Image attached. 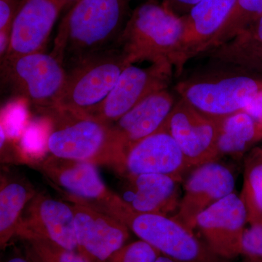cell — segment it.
<instances>
[{
    "mask_svg": "<svg viewBox=\"0 0 262 262\" xmlns=\"http://www.w3.org/2000/svg\"><path fill=\"white\" fill-rule=\"evenodd\" d=\"M237 0H201L184 15V30L172 58L174 75H180L192 58L204 53L206 45L225 23Z\"/></svg>",
    "mask_w": 262,
    "mask_h": 262,
    "instance_id": "obj_16",
    "label": "cell"
},
{
    "mask_svg": "<svg viewBox=\"0 0 262 262\" xmlns=\"http://www.w3.org/2000/svg\"><path fill=\"white\" fill-rule=\"evenodd\" d=\"M162 127L173 138L191 168L220 158L219 122L205 116L183 98L177 101Z\"/></svg>",
    "mask_w": 262,
    "mask_h": 262,
    "instance_id": "obj_10",
    "label": "cell"
},
{
    "mask_svg": "<svg viewBox=\"0 0 262 262\" xmlns=\"http://www.w3.org/2000/svg\"><path fill=\"white\" fill-rule=\"evenodd\" d=\"M201 0H163L162 3L179 16L187 15Z\"/></svg>",
    "mask_w": 262,
    "mask_h": 262,
    "instance_id": "obj_30",
    "label": "cell"
},
{
    "mask_svg": "<svg viewBox=\"0 0 262 262\" xmlns=\"http://www.w3.org/2000/svg\"><path fill=\"white\" fill-rule=\"evenodd\" d=\"M177 100L168 89L150 95L112 125L124 153L163 126Z\"/></svg>",
    "mask_w": 262,
    "mask_h": 262,
    "instance_id": "obj_19",
    "label": "cell"
},
{
    "mask_svg": "<svg viewBox=\"0 0 262 262\" xmlns=\"http://www.w3.org/2000/svg\"><path fill=\"white\" fill-rule=\"evenodd\" d=\"M211 63L229 62L262 52V15L229 42L208 51Z\"/></svg>",
    "mask_w": 262,
    "mask_h": 262,
    "instance_id": "obj_23",
    "label": "cell"
},
{
    "mask_svg": "<svg viewBox=\"0 0 262 262\" xmlns=\"http://www.w3.org/2000/svg\"><path fill=\"white\" fill-rule=\"evenodd\" d=\"M11 28L0 31V57L1 61L6 57L9 51L11 40Z\"/></svg>",
    "mask_w": 262,
    "mask_h": 262,
    "instance_id": "obj_31",
    "label": "cell"
},
{
    "mask_svg": "<svg viewBox=\"0 0 262 262\" xmlns=\"http://www.w3.org/2000/svg\"><path fill=\"white\" fill-rule=\"evenodd\" d=\"M4 262H36L30 256L25 252V254L20 253H14L9 256Z\"/></svg>",
    "mask_w": 262,
    "mask_h": 262,
    "instance_id": "obj_32",
    "label": "cell"
},
{
    "mask_svg": "<svg viewBox=\"0 0 262 262\" xmlns=\"http://www.w3.org/2000/svg\"><path fill=\"white\" fill-rule=\"evenodd\" d=\"M183 30L182 16L162 3L149 0L133 12L119 39L118 47L126 54L127 61L149 58L171 63Z\"/></svg>",
    "mask_w": 262,
    "mask_h": 262,
    "instance_id": "obj_5",
    "label": "cell"
},
{
    "mask_svg": "<svg viewBox=\"0 0 262 262\" xmlns=\"http://www.w3.org/2000/svg\"><path fill=\"white\" fill-rule=\"evenodd\" d=\"M262 15V0H237L220 30L205 48L204 53L229 42Z\"/></svg>",
    "mask_w": 262,
    "mask_h": 262,
    "instance_id": "obj_24",
    "label": "cell"
},
{
    "mask_svg": "<svg viewBox=\"0 0 262 262\" xmlns=\"http://www.w3.org/2000/svg\"><path fill=\"white\" fill-rule=\"evenodd\" d=\"M126 64V54L116 47L76 66L67 72L56 110L92 116L106 101Z\"/></svg>",
    "mask_w": 262,
    "mask_h": 262,
    "instance_id": "obj_6",
    "label": "cell"
},
{
    "mask_svg": "<svg viewBox=\"0 0 262 262\" xmlns=\"http://www.w3.org/2000/svg\"><path fill=\"white\" fill-rule=\"evenodd\" d=\"M262 140V123L243 110L219 122V156L241 157Z\"/></svg>",
    "mask_w": 262,
    "mask_h": 262,
    "instance_id": "obj_21",
    "label": "cell"
},
{
    "mask_svg": "<svg viewBox=\"0 0 262 262\" xmlns=\"http://www.w3.org/2000/svg\"><path fill=\"white\" fill-rule=\"evenodd\" d=\"M175 91L198 112L219 122L262 97V77L237 66L211 62L208 68L178 82Z\"/></svg>",
    "mask_w": 262,
    "mask_h": 262,
    "instance_id": "obj_2",
    "label": "cell"
},
{
    "mask_svg": "<svg viewBox=\"0 0 262 262\" xmlns=\"http://www.w3.org/2000/svg\"><path fill=\"white\" fill-rule=\"evenodd\" d=\"M26 251L36 262H91L78 251L66 249L48 239H22Z\"/></svg>",
    "mask_w": 262,
    "mask_h": 262,
    "instance_id": "obj_25",
    "label": "cell"
},
{
    "mask_svg": "<svg viewBox=\"0 0 262 262\" xmlns=\"http://www.w3.org/2000/svg\"><path fill=\"white\" fill-rule=\"evenodd\" d=\"M129 0H79L63 18L51 54L66 72L114 48L125 24Z\"/></svg>",
    "mask_w": 262,
    "mask_h": 262,
    "instance_id": "obj_1",
    "label": "cell"
},
{
    "mask_svg": "<svg viewBox=\"0 0 262 262\" xmlns=\"http://www.w3.org/2000/svg\"><path fill=\"white\" fill-rule=\"evenodd\" d=\"M235 179L232 170L217 160L194 167L184 184V195L173 216L194 231L196 217L206 208L234 193Z\"/></svg>",
    "mask_w": 262,
    "mask_h": 262,
    "instance_id": "obj_14",
    "label": "cell"
},
{
    "mask_svg": "<svg viewBox=\"0 0 262 262\" xmlns=\"http://www.w3.org/2000/svg\"><path fill=\"white\" fill-rule=\"evenodd\" d=\"M156 262H177L176 261H174L173 259H170V258H169L168 257H166V256H164L163 255H160L159 256V258H158V260H157Z\"/></svg>",
    "mask_w": 262,
    "mask_h": 262,
    "instance_id": "obj_34",
    "label": "cell"
},
{
    "mask_svg": "<svg viewBox=\"0 0 262 262\" xmlns=\"http://www.w3.org/2000/svg\"><path fill=\"white\" fill-rule=\"evenodd\" d=\"M257 149H258V151H259L261 153L262 155V146H260V147H257Z\"/></svg>",
    "mask_w": 262,
    "mask_h": 262,
    "instance_id": "obj_35",
    "label": "cell"
},
{
    "mask_svg": "<svg viewBox=\"0 0 262 262\" xmlns=\"http://www.w3.org/2000/svg\"><path fill=\"white\" fill-rule=\"evenodd\" d=\"M248 215L241 196L232 193L196 217L194 229L201 232L204 242L224 259L239 256V246Z\"/></svg>",
    "mask_w": 262,
    "mask_h": 262,
    "instance_id": "obj_13",
    "label": "cell"
},
{
    "mask_svg": "<svg viewBox=\"0 0 262 262\" xmlns=\"http://www.w3.org/2000/svg\"><path fill=\"white\" fill-rule=\"evenodd\" d=\"M1 77L10 91L48 115L58 106L67 72L51 53L39 52L5 58Z\"/></svg>",
    "mask_w": 262,
    "mask_h": 262,
    "instance_id": "obj_7",
    "label": "cell"
},
{
    "mask_svg": "<svg viewBox=\"0 0 262 262\" xmlns=\"http://www.w3.org/2000/svg\"><path fill=\"white\" fill-rule=\"evenodd\" d=\"M18 7L15 0H0V31L11 28Z\"/></svg>",
    "mask_w": 262,
    "mask_h": 262,
    "instance_id": "obj_29",
    "label": "cell"
},
{
    "mask_svg": "<svg viewBox=\"0 0 262 262\" xmlns=\"http://www.w3.org/2000/svg\"><path fill=\"white\" fill-rule=\"evenodd\" d=\"M59 1L61 2V5H63V8H64L67 7L72 8L79 0H59Z\"/></svg>",
    "mask_w": 262,
    "mask_h": 262,
    "instance_id": "obj_33",
    "label": "cell"
},
{
    "mask_svg": "<svg viewBox=\"0 0 262 262\" xmlns=\"http://www.w3.org/2000/svg\"><path fill=\"white\" fill-rule=\"evenodd\" d=\"M122 201L138 213L168 215L178 211L180 181L163 174L125 176Z\"/></svg>",
    "mask_w": 262,
    "mask_h": 262,
    "instance_id": "obj_18",
    "label": "cell"
},
{
    "mask_svg": "<svg viewBox=\"0 0 262 262\" xmlns=\"http://www.w3.org/2000/svg\"><path fill=\"white\" fill-rule=\"evenodd\" d=\"M224 64H231L237 66L251 73L255 74L262 77V52L243 58H237L228 63Z\"/></svg>",
    "mask_w": 262,
    "mask_h": 262,
    "instance_id": "obj_28",
    "label": "cell"
},
{
    "mask_svg": "<svg viewBox=\"0 0 262 262\" xmlns=\"http://www.w3.org/2000/svg\"><path fill=\"white\" fill-rule=\"evenodd\" d=\"M103 212L125 224L160 254L177 262L229 261L217 256L193 231L173 217L134 211L119 194Z\"/></svg>",
    "mask_w": 262,
    "mask_h": 262,
    "instance_id": "obj_4",
    "label": "cell"
},
{
    "mask_svg": "<svg viewBox=\"0 0 262 262\" xmlns=\"http://www.w3.org/2000/svg\"><path fill=\"white\" fill-rule=\"evenodd\" d=\"M173 75V65L166 60H127L113 91L91 117L113 125L150 95L168 89Z\"/></svg>",
    "mask_w": 262,
    "mask_h": 262,
    "instance_id": "obj_8",
    "label": "cell"
},
{
    "mask_svg": "<svg viewBox=\"0 0 262 262\" xmlns=\"http://www.w3.org/2000/svg\"><path fill=\"white\" fill-rule=\"evenodd\" d=\"M47 115L51 121L46 141L50 154L107 165L120 173L125 153L111 125L65 110H55Z\"/></svg>",
    "mask_w": 262,
    "mask_h": 262,
    "instance_id": "obj_3",
    "label": "cell"
},
{
    "mask_svg": "<svg viewBox=\"0 0 262 262\" xmlns=\"http://www.w3.org/2000/svg\"><path fill=\"white\" fill-rule=\"evenodd\" d=\"M16 237L21 241L46 239L66 249L78 251L72 205L37 192L24 210Z\"/></svg>",
    "mask_w": 262,
    "mask_h": 262,
    "instance_id": "obj_11",
    "label": "cell"
},
{
    "mask_svg": "<svg viewBox=\"0 0 262 262\" xmlns=\"http://www.w3.org/2000/svg\"><path fill=\"white\" fill-rule=\"evenodd\" d=\"M63 8L59 0H23L12 24L6 57L43 52Z\"/></svg>",
    "mask_w": 262,
    "mask_h": 262,
    "instance_id": "obj_17",
    "label": "cell"
},
{
    "mask_svg": "<svg viewBox=\"0 0 262 262\" xmlns=\"http://www.w3.org/2000/svg\"><path fill=\"white\" fill-rule=\"evenodd\" d=\"M241 198L244 202L250 225H262V155L253 149L245 164Z\"/></svg>",
    "mask_w": 262,
    "mask_h": 262,
    "instance_id": "obj_22",
    "label": "cell"
},
{
    "mask_svg": "<svg viewBox=\"0 0 262 262\" xmlns=\"http://www.w3.org/2000/svg\"><path fill=\"white\" fill-rule=\"evenodd\" d=\"M0 182V248L4 251L16 237L24 210L37 192L23 177L2 173Z\"/></svg>",
    "mask_w": 262,
    "mask_h": 262,
    "instance_id": "obj_20",
    "label": "cell"
},
{
    "mask_svg": "<svg viewBox=\"0 0 262 262\" xmlns=\"http://www.w3.org/2000/svg\"><path fill=\"white\" fill-rule=\"evenodd\" d=\"M239 256L246 262H262V225L245 229L239 246Z\"/></svg>",
    "mask_w": 262,
    "mask_h": 262,
    "instance_id": "obj_27",
    "label": "cell"
},
{
    "mask_svg": "<svg viewBox=\"0 0 262 262\" xmlns=\"http://www.w3.org/2000/svg\"><path fill=\"white\" fill-rule=\"evenodd\" d=\"M160 255L152 246L138 239L125 245L107 262H156Z\"/></svg>",
    "mask_w": 262,
    "mask_h": 262,
    "instance_id": "obj_26",
    "label": "cell"
},
{
    "mask_svg": "<svg viewBox=\"0 0 262 262\" xmlns=\"http://www.w3.org/2000/svg\"><path fill=\"white\" fill-rule=\"evenodd\" d=\"M67 201H77L103 211L117 194L105 184L97 165L50 155L32 163Z\"/></svg>",
    "mask_w": 262,
    "mask_h": 262,
    "instance_id": "obj_9",
    "label": "cell"
},
{
    "mask_svg": "<svg viewBox=\"0 0 262 262\" xmlns=\"http://www.w3.org/2000/svg\"><path fill=\"white\" fill-rule=\"evenodd\" d=\"M75 214L78 251L91 262H107L127 244L130 229L113 215L77 201H68Z\"/></svg>",
    "mask_w": 262,
    "mask_h": 262,
    "instance_id": "obj_12",
    "label": "cell"
},
{
    "mask_svg": "<svg viewBox=\"0 0 262 262\" xmlns=\"http://www.w3.org/2000/svg\"><path fill=\"white\" fill-rule=\"evenodd\" d=\"M191 168L173 138L161 127L129 149L119 173L122 177L163 174L182 182Z\"/></svg>",
    "mask_w": 262,
    "mask_h": 262,
    "instance_id": "obj_15",
    "label": "cell"
}]
</instances>
